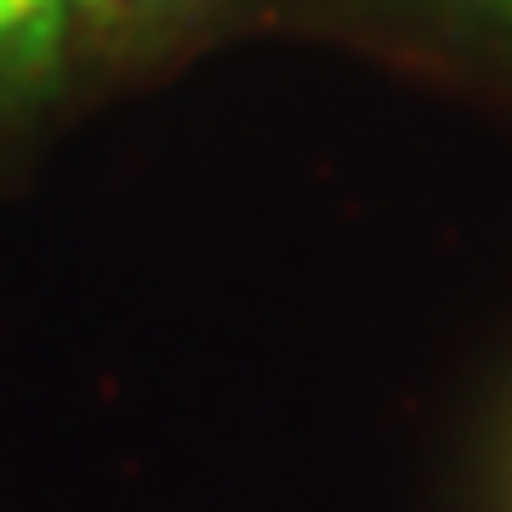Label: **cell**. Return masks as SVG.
Masks as SVG:
<instances>
[{
	"mask_svg": "<svg viewBox=\"0 0 512 512\" xmlns=\"http://www.w3.org/2000/svg\"><path fill=\"white\" fill-rule=\"evenodd\" d=\"M63 6V0H0V40L23 35V29H35V23H46Z\"/></svg>",
	"mask_w": 512,
	"mask_h": 512,
	"instance_id": "obj_1",
	"label": "cell"
}]
</instances>
